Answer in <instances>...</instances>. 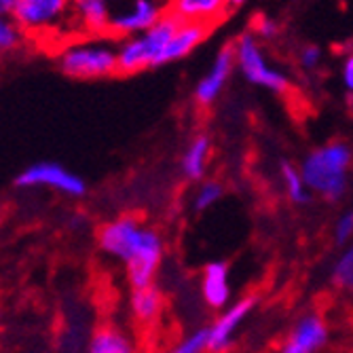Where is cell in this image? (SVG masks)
<instances>
[{
	"label": "cell",
	"instance_id": "9c48e42d",
	"mask_svg": "<svg viewBox=\"0 0 353 353\" xmlns=\"http://www.w3.org/2000/svg\"><path fill=\"white\" fill-rule=\"evenodd\" d=\"M237 68L235 63V49L233 43L224 45L216 57L212 59L210 70L199 79V83L195 85V91H192V98H195V104L199 108H210L218 102V98L222 95L224 87L229 85L233 72Z\"/></svg>",
	"mask_w": 353,
	"mask_h": 353
},
{
	"label": "cell",
	"instance_id": "6da1fadb",
	"mask_svg": "<svg viewBox=\"0 0 353 353\" xmlns=\"http://www.w3.org/2000/svg\"><path fill=\"white\" fill-rule=\"evenodd\" d=\"M98 248L125 265L132 288L150 285L163 261V239L134 216L104 222L98 231Z\"/></svg>",
	"mask_w": 353,
	"mask_h": 353
},
{
	"label": "cell",
	"instance_id": "f546056e",
	"mask_svg": "<svg viewBox=\"0 0 353 353\" xmlns=\"http://www.w3.org/2000/svg\"><path fill=\"white\" fill-rule=\"evenodd\" d=\"M159 3H161L163 7H168V9H170V5L174 3V0H159Z\"/></svg>",
	"mask_w": 353,
	"mask_h": 353
},
{
	"label": "cell",
	"instance_id": "52a82bcc",
	"mask_svg": "<svg viewBox=\"0 0 353 353\" xmlns=\"http://www.w3.org/2000/svg\"><path fill=\"white\" fill-rule=\"evenodd\" d=\"M15 184L19 188H51L66 197H83L87 192V184L81 176L53 161L28 165L17 174Z\"/></svg>",
	"mask_w": 353,
	"mask_h": 353
},
{
	"label": "cell",
	"instance_id": "603a6c76",
	"mask_svg": "<svg viewBox=\"0 0 353 353\" xmlns=\"http://www.w3.org/2000/svg\"><path fill=\"white\" fill-rule=\"evenodd\" d=\"M208 328H199L195 332H190L188 336H184L176 347H172L165 353H203L208 351Z\"/></svg>",
	"mask_w": 353,
	"mask_h": 353
},
{
	"label": "cell",
	"instance_id": "cb8c5ba5",
	"mask_svg": "<svg viewBox=\"0 0 353 353\" xmlns=\"http://www.w3.org/2000/svg\"><path fill=\"white\" fill-rule=\"evenodd\" d=\"M252 34L259 41H275L281 34V26L269 15H256L252 21Z\"/></svg>",
	"mask_w": 353,
	"mask_h": 353
},
{
	"label": "cell",
	"instance_id": "83f0119b",
	"mask_svg": "<svg viewBox=\"0 0 353 353\" xmlns=\"http://www.w3.org/2000/svg\"><path fill=\"white\" fill-rule=\"evenodd\" d=\"M15 0H0V15H11Z\"/></svg>",
	"mask_w": 353,
	"mask_h": 353
},
{
	"label": "cell",
	"instance_id": "d4e9b609",
	"mask_svg": "<svg viewBox=\"0 0 353 353\" xmlns=\"http://www.w3.org/2000/svg\"><path fill=\"white\" fill-rule=\"evenodd\" d=\"M334 239L339 245H347L353 239V210L343 212L334 222Z\"/></svg>",
	"mask_w": 353,
	"mask_h": 353
},
{
	"label": "cell",
	"instance_id": "44dd1931",
	"mask_svg": "<svg viewBox=\"0 0 353 353\" xmlns=\"http://www.w3.org/2000/svg\"><path fill=\"white\" fill-rule=\"evenodd\" d=\"M332 281L343 290L353 292V243L343 250V254L332 265Z\"/></svg>",
	"mask_w": 353,
	"mask_h": 353
},
{
	"label": "cell",
	"instance_id": "5bb4252c",
	"mask_svg": "<svg viewBox=\"0 0 353 353\" xmlns=\"http://www.w3.org/2000/svg\"><path fill=\"white\" fill-rule=\"evenodd\" d=\"M201 296L208 307L224 309L231 301V275L229 267L216 261L208 263L201 271Z\"/></svg>",
	"mask_w": 353,
	"mask_h": 353
},
{
	"label": "cell",
	"instance_id": "30bf717a",
	"mask_svg": "<svg viewBox=\"0 0 353 353\" xmlns=\"http://www.w3.org/2000/svg\"><path fill=\"white\" fill-rule=\"evenodd\" d=\"M110 0H70V28L72 34L100 37L110 32L112 19Z\"/></svg>",
	"mask_w": 353,
	"mask_h": 353
},
{
	"label": "cell",
	"instance_id": "2e32d148",
	"mask_svg": "<svg viewBox=\"0 0 353 353\" xmlns=\"http://www.w3.org/2000/svg\"><path fill=\"white\" fill-rule=\"evenodd\" d=\"M212 32V28L201 26V23H190V21H180L176 28L174 37L170 39L165 53H163V63H172L178 59H184L195 51Z\"/></svg>",
	"mask_w": 353,
	"mask_h": 353
},
{
	"label": "cell",
	"instance_id": "4316f807",
	"mask_svg": "<svg viewBox=\"0 0 353 353\" xmlns=\"http://www.w3.org/2000/svg\"><path fill=\"white\" fill-rule=\"evenodd\" d=\"M341 77H343V87L349 95H353V51H349L343 59V70H341Z\"/></svg>",
	"mask_w": 353,
	"mask_h": 353
},
{
	"label": "cell",
	"instance_id": "ac0fdd59",
	"mask_svg": "<svg viewBox=\"0 0 353 353\" xmlns=\"http://www.w3.org/2000/svg\"><path fill=\"white\" fill-rule=\"evenodd\" d=\"M87 353H136V347L119 328H100L91 336Z\"/></svg>",
	"mask_w": 353,
	"mask_h": 353
},
{
	"label": "cell",
	"instance_id": "4fadbf2b",
	"mask_svg": "<svg viewBox=\"0 0 353 353\" xmlns=\"http://www.w3.org/2000/svg\"><path fill=\"white\" fill-rule=\"evenodd\" d=\"M168 11L180 21L201 23L214 30V26L224 19L231 7L229 0H174Z\"/></svg>",
	"mask_w": 353,
	"mask_h": 353
},
{
	"label": "cell",
	"instance_id": "5b68a950",
	"mask_svg": "<svg viewBox=\"0 0 353 353\" xmlns=\"http://www.w3.org/2000/svg\"><path fill=\"white\" fill-rule=\"evenodd\" d=\"M11 15L23 28L30 41H49V37H57V43H61L72 37L70 0H15Z\"/></svg>",
	"mask_w": 353,
	"mask_h": 353
},
{
	"label": "cell",
	"instance_id": "8fae6325",
	"mask_svg": "<svg viewBox=\"0 0 353 353\" xmlns=\"http://www.w3.org/2000/svg\"><path fill=\"white\" fill-rule=\"evenodd\" d=\"M256 305L254 296H245L241 301H237L235 305L227 307L218 317L216 322L208 328V351L212 353H224L229 351L233 341H235V332L241 328L243 319L252 313Z\"/></svg>",
	"mask_w": 353,
	"mask_h": 353
},
{
	"label": "cell",
	"instance_id": "8992f818",
	"mask_svg": "<svg viewBox=\"0 0 353 353\" xmlns=\"http://www.w3.org/2000/svg\"><path fill=\"white\" fill-rule=\"evenodd\" d=\"M235 49V63L241 77L271 93H288L290 91V79H288L281 70H277L273 63L267 59L261 41L256 39L252 32H243L233 41Z\"/></svg>",
	"mask_w": 353,
	"mask_h": 353
},
{
	"label": "cell",
	"instance_id": "3957f363",
	"mask_svg": "<svg viewBox=\"0 0 353 353\" xmlns=\"http://www.w3.org/2000/svg\"><path fill=\"white\" fill-rule=\"evenodd\" d=\"M351 157V148L339 140L311 150L299 165L309 190L326 201H341L347 192Z\"/></svg>",
	"mask_w": 353,
	"mask_h": 353
},
{
	"label": "cell",
	"instance_id": "277c9868",
	"mask_svg": "<svg viewBox=\"0 0 353 353\" xmlns=\"http://www.w3.org/2000/svg\"><path fill=\"white\" fill-rule=\"evenodd\" d=\"M180 19L174 13H165L150 30L136 37L119 41V74H138L148 68L163 66V53L174 37Z\"/></svg>",
	"mask_w": 353,
	"mask_h": 353
},
{
	"label": "cell",
	"instance_id": "ffe728a7",
	"mask_svg": "<svg viewBox=\"0 0 353 353\" xmlns=\"http://www.w3.org/2000/svg\"><path fill=\"white\" fill-rule=\"evenodd\" d=\"M30 43L13 15H0V55H13Z\"/></svg>",
	"mask_w": 353,
	"mask_h": 353
},
{
	"label": "cell",
	"instance_id": "ba28073f",
	"mask_svg": "<svg viewBox=\"0 0 353 353\" xmlns=\"http://www.w3.org/2000/svg\"><path fill=\"white\" fill-rule=\"evenodd\" d=\"M165 13L168 7H163L159 0H121V5L112 11L108 34L117 41L142 34Z\"/></svg>",
	"mask_w": 353,
	"mask_h": 353
},
{
	"label": "cell",
	"instance_id": "9a60e30c",
	"mask_svg": "<svg viewBox=\"0 0 353 353\" xmlns=\"http://www.w3.org/2000/svg\"><path fill=\"white\" fill-rule=\"evenodd\" d=\"M212 159V138L208 134L192 136L190 142L184 146V152L180 157V172L190 182L205 180V172Z\"/></svg>",
	"mask_w": 353,
	"mask_h": 353
},
{
	"label": "cell",
	"instance_id": "7402d4cb",
	"mask_svg": "<svg viewBox=\"0 0 353 353\" xmlns=\"http://www.w3.org/2000/svg\"><path fill=\"white\" fill-rule=\"evenodd\" d=\"M222 184L216 182V180H201L195 195H192V208H195V212H205L210 208H214L220 197H222Z\"/></svg>",
	"mask_w": 353,
	"mask_h": 353
},
{
	"label": "cell",
	"instance_id": "d6986e66",
	"mask_svg": "<svg viewBox=\"0 0 353 353\" xmlns=\"http://www.w3.org/2000/svg\"><path fill=\"white\" fill-rule=\"evenodd\" d=\"M279 178H281V186L285 190L288 199L292 203H307L311 197V190L301 174V168H296L290 161H281L279 163Z\"/></svg>",
	"mask_w": 353,
	"mask_h": 353
},
{
	"label": "cell",
	"instance_id": "7c38bea8",
	"mask_svg": "<svg viewBox=\"0 0 353 353\" xmlns=\"http://www.w3.org/2000/svg\"><path fill=\"white\" fill-rule=\"evenodd\" d=\"M328 341L326 322L315 313L303 315L296 326L292 328L290 336L283 343L279 353H315L322 349Z\"/></svg>",
	"mask_w": 353,
	"mask_h": 353
},
{
	"label": "cell",
	"instance_id": "7a4b0ae2",
	"mask_svg": "<svg viewBox=\"0 0 353 353\" xmlns=\"http://www.w3.org/2000/svg\"><path fill=\"white\" fill-rule=\"evenodd\" d=\"M57 70L74 81H100L119 74V41L110 34H72L55 45Z\"/></svg>",
	"mask_w": 353,
	"mask_h": 353
},
{
	"label": "cell",
	"instance_id": "f1b7e54d",
	"mask_svg": "<svg viewBox=\"0 0 353 353\" xmlns=\"http://www.w3.org/2000/svg\"><path fill=\"white\" fill-rule=\"evenodd\" d=\"M248 3V0H229V7H231V11L233 9H239V7H243Z\"/></svg>",
	"mask_w": 353,
	"mask_h": 353
},
{
	"label": "cell",
	"instance_id": "e0dca14e",
	"mask_svg": "<svg viewBox=\"0 0 353 353\" xmlns=\"http://www.w3.org/2000/svg\"><path fill=\"white\" fill-rule=\"evenodd\" d=\"M161 305H163V296L154 288V283L144 285V288H134L132 290L130 309L140 322H150V319H154L157 313L161 311Z\"/></svg>",
	"mask_w": 353,
	"mask_h": 353
},
{
	"label": "cell",
	"instance_id": "484cf974",
	"mask_svg": "<svg viewBox=\"0 0 353 353\" xmlns=\"http://www.w3.org/2000/svg\"><path fill=\"white\" fill-rule=\"evenodd\" d=\"M322 59H324V51L319 49L317 45H305L299 51V63H301V68L307 70V72L317 70L319 63H322Z\"/></svg>",
	"mask_w": 353,
	"mask_h": 353
}]
</instances>
